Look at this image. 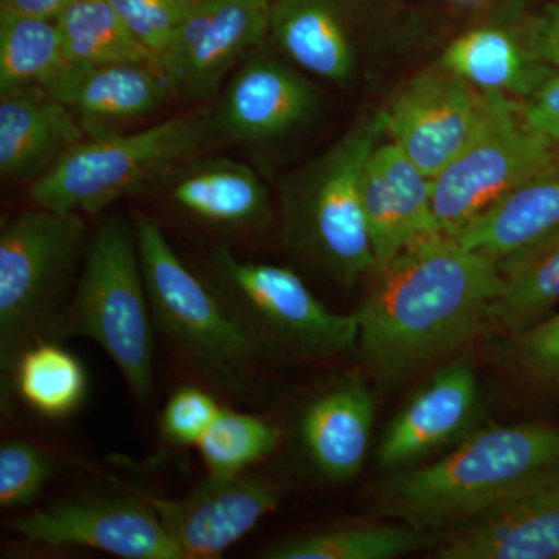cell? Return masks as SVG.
Returning a JSON list of instances; mask_svg holds the SVG:
<instances>
[{"label": "cell", "mask_w": 559, "mask_h": 559, "mask_svg": "<svg viewBox=\"0 0 559 559\" xmlns=\"http://www.w3.org/2000/svg\"><path fill=\"white\" fill-rule=\"evenodd\" d=\"M359 319L358 349L382 389L454 358L489 329L502 293L498 260L452 238H429L374 270Z\"/></svg>", "instance_id": "cell-1"}, {"label": "cell", "mask_w": 559, "mask_h": 559, "mask_svg": "<svg viewBox=\"0 0 559 559\" xmlns=\"http://www.w3.org/2000/svg\"><path fill=\"white\" fill-rule=\"evenodd\" d=\"M559 484V428L544 423L471 430L437 462L393 471L374 511L419 532L441 533L503 503Z\"/></svg>", "instance_id": "cell-2"}, {"label": "cell", "mask_w": 559, "mask_h": 559, "mask_svg": "<svg viewBox=\"0 0 559 559\" xmlns=\"http://www.w3.org/2000/svg\"><path fill=\"white\" fill-rule=\"evenodd\" d=\"M385 138V112L360 117L331 148L278 183L286 245L342 288H353L377 266L362 175L371 151Z\"/></svg>", "instance_id": "cell-3"}, {"label": "cell", "mask_w": 559, "mask_h": 559, "mask_svg": "<svg viewBox=\"0 0 559 559\" xmlns=\"http://www.w3.org/2000/svg\"><path fill=\"white\" fill-rule=\"evenodd\" d=\"M212 108H198L145 130L81 140L32 182L39 207L97 215L114 202L148 190L218 140Z\"/></svg>", "instance_id": "cell-4"}, {"label": "cell", "mask_w": 559, "mask_h": 559, "mask_svg": "<svg viewBox=\"0 0 559 559\" xmlns=\"http://www.w3.org/2000/svg\"><path fill=\"white\" fill-rule=\"evenodd\" d=\"M151 316L135 229L114 218L92 238L72 300L43 341H94L116 364L132 395L146 400L154 384Z\"/></svg>", "instance_id": "cell-5"}, {"label": "cell", "mask_w": 559, "mask_h": 559, "mask_svg": "<svg viewBox=\"0 0 559 559\" xmlns=\"http://www.w3.org/2000/svg\"><path fill=\"white\" fill-rule=\"evenodd\" d=\"M151 314L160 333L221 388L245 389L260 344L183 264L159 224H134Z\"/></svg>", "instance_id": "cell-6"}, {"label": "cell", "mask_w": 559, "mask_h": 559, "mask_svg": "<svg viewBox=\"0 0 559 559\" xmlns=\"http://www.w3.org/2000/svg\"><path fill=\"white\" fill-rule=\"evenodd\" d=\"M84 234L83 215L39 205L17 213L0 234V367L7 390L22 353L44 340L62 310Z\"/></svg>", "instance_id": "cell-7"}, {"label": "cell", "mask_w": 559, "mask_h": 559, "mask_svg": "<svg viewBox=\"0 0 559 559\" xmlns=\"http://www.w3.org/2000/svg\"><path fill=\"white\" fill-rule=\"evenodd\" d=\"M212 264L231 314L260 347L261 342H274L308 359L358 348V314L329 310L296 272L238 259L227 248L215 249Z\"/></svg>", "instance_id": "cell-8"}, {"label": "cell", "mask_w": 559, "mask_h": 559, "mask_svg": "<svg viewBox=\"0 0 559 559\" xmlns=\"http://www.w3.org/2000/svg\"><path fill=\"white\" fill-rule=\"evenodd\" d=\"M414 24L400 0H271L267 43L316 79L345 84Z\"/></svg>", "instance_id": "cell-9"}, {"label": "cell", "mask_w": 559, "mask_h": 559, "mask_svg": "<svg viewBox=\"0 0 559 559\" xmlns=\"http://www.w3.org/2000/svg\"><path fill=\"white\" fill-rule=\"evenodd\" d=\"M559 145L533 128L522 103L503 98L484 130L454 160L430 179L441 234L455 238L521 183L532 178Z\"/></svg>", "instance_id": "cell-10"}, {"label": "cell", "mask_w": 559, "mask_h": 559, "mask_svg": "<svg viewBox=\"0 0 559 559\" xmlns=\"http://www.w3.org/2000/svg\"><path fill=\"white\" fill-rule=\"evenodd\" d=\"M506 97L473 86L443 66L423 70L385 110L388 139L436 178L480 134Z\"/></svg>", "instance_id": "cell-11"}, {"label": "cell", "mask_w": 559, "mask_h": 559, "mask_svg": "<svg viewBox=\"0 0 559 559\" xmlns=\"http://www.w3.org/2000/svg\"><path fill=\"white\" fill-rule=\"evenodd\" d=\"M271 0H194L157 57L173 94L204 102L266 44Z\"/></svg>", "instance_id": "cell-12"}, {"label": "cell", "mask_w": 559, "mask_h": 559, "mask_svg": "<svg viewBox=\"0 0 559 559\" xmlns=\"http://www.w3.org/2000/svg\"><path fill=\"white\" fill-rule=\"evenodd\" d=\"M28 543L86 547L123 559H183L145 499H92L58 503L9 522Z\"/></svg>", "instance_id": "cell-13"}, {"label": "cell", "mask_w": 559, "mask_h": 559, "mask_svg": "<svg viewBox=\"0 0 559 559\" xmlns=\"http://www.w3.org/2000/svg\"><path fill=\"white\" fill-rule=\"evenodd\" d=\"M263 46L238 66L212 108L219 139L267 145L307 127L318 114L314 84L286 58L261 51Z\"/></svg>", "instance_id": "cell-14"}, {"label": "cell", "mask_w": 559, "mask_h": 559, "mask_svg": "<svg viewBox=\"0 0 559 559\" xmlns=\"http://www.w3.org/2000/svg\"><path fill=\"white\" fill-rule=\"evenodd\" d=\"M274 481L246 473L207 476L186 498L143 496L153 507L183 559L219 558L277 509Z\"/></svg>", "instance_id": "cell-15"}, {"label": "cell", "mask_w": 559, "mask_h": 559, "mask_svg": "<svg viewBox=\"0 0 559 559\" xmlns=\"http://www.w3.org/2000/svg\"><path fill=\"white\" fill-rule=\"evenodd\" d=\"M480 412V388L471 356L441 364L385 429L378 465L393 473L468 436Z\"/></svg>", "instance_id": "cell-16"}, {"label": "cell", "mask_w": 559, "mask_h": 559, "mask_svg": "<svg viewBox=\"0 0 559 559\" xmlns=\"http://www.w3.org/2000/svg\"><path fill=\"white\" fill-rule=\"evenodd\" d=\"M362 204L374 270L412 246L443 235L433 213L430 178L388 138L371 151L364 168Z\"/></svg>", "instance_id": "cell-17"}, {"label": "cell", "mask_w": 559, "mask_h": 559, "mask_svg": "<svg viewBox=\"0 0 559 559\" xmlns=\"http://www.w3.org/2000/svg\"><path fill=\"white\" fill-rule=\"evenodd\" d=\"M46 91L79 117L87 138L117 132L175 95L164 70L151 61L68 62Z\"/></svg>", "instance_id": "cell-18"}, {"label": "cell", "mask_w": 559, "mask_h": 559, "mask_svg": "<svg viewBox=\"0 0 559 559\" xmlns=\"http://www.w3.org/2000/svg\"><path fill=\"white\" fill-rule=\"evenodd\" d=\"M437 559H559V484L441 533Z\"/></svg>", "instance_id": "cell-19"}, {"label": "cell", "mask_w": 559, "mask_h": 559, "mask_svg": "<svg viewBox=\"0 0 559 559\" xmlns=\"http://www.w3.org/2000/svg\"><path fill=\"white\" fill-rule=\"evenodd\" d=\"M87 138L79 117L44 87L0 92V175L35 182Z\"/></svg>", "instance_id": "cell-20"}, {"label": "cell", "mask_w": 559, "mask_h": 559, "mask_svg": "<svg viewBox=\"0 0 559 559\" xmlns=\"http://www.w3.org/2000/svg\"><path fill=\"white\" fill-rule=\"evenodd\" d=\"M162 189L176 207L216 229L257 230L271 221L270 191L245 162L194 157L180 165Z\"/></svg>", "instance_id": "cell-21"}, {"label": "cell", "mask_w": 559, "mask_h": 559, "mask_svg": "<svg viewBox=\"0 0 559 559\" xmlns=\"http://www.w3.org/2000/svg\"><path fill=\"white\" fill-rule=\"evenodd\" d=\"M373 425V395L366 382L353 378L308 404L301 415L300 436L319 473L342 484L362 469Z\"/></svg>", "instance_id": "cell-22"}, {"label": "cell", "mask_w": 559, "mask_h": 559, "mask_svg": "<svg viewBox=\"0 0 559 559\" xmlns=\"http://www.w3.org/2000/svg\"><path fill=\"white\" fill-rule=\"evenodd\" d=\"M440 66L485 92L516 95L527 100L557 72L536 57L524 25H484L452 40ZM513 98V97H511Z\"/></svg>", "instance_id": "cell-23"}, {"label": "cell", "mask_w": 559, "mask_h": 559, "mask_svg": "<svg viewBox=\"0 0 559 559\" xmlns=\"http://www.w3.org/2000/svg\"><path fill=\"white\" fill-rule=\"evenodd\" d=\"M559 227V150L540 170L492 205L455 241L499 260Z\"/></svg>", "instance_id": "cell-24"}, {"label": "cell", "mask_w": 559, "mask_h": 559, "mask_svg": "<svg viewBox=\"0 0 559 559\" xmlns=\"http://www.w3.org/2000/svg\"><path fill=\"white\" fill-rule=\"evenodd\" d=\"M503 288L489 329L518 334L549 318L559 305V227L498 260Z\"/></svg>", "instance_id": "cell-25"}, {"label": "cell", "mask_w": 559, "mask_h": 559, "mask_svg": "<svg viewBox=\"0 0 559 559\" xmlns=\"http://www.w3.org/2000/svg\"><path fill=\"white\" fill-rule=\"evenodd\" d=\"M437 533L409 525L355 524L278 544L270 559H393L412 551L436 549Z\"/></svg>", "instance_id": "cell-26"}, {"label": "cell", "mask_w": 559, "mask_h": 559, "mask_svg": "<svg viewBox=\"0 0 559 559\" xmlns=\"http://www.w3.org/2000/svg\"><path fill=\"white\" fill-rule=\"evenodd\" d=\"M68 62L58 21L0 13V92L46 90Z\"/></svg>", "instance_id": "cell-27"}, {"label": "cell", "mask_w": 559, "mask_h": 559, "mask_svg": "<svg viewBox=\"0 0 559 559\" xmlns=\"http://www.w3.org/2000/svg\"><path fill=\"white\" fill-rule=\"evenodd\" d=\"M11 385L33 409L60 418L79 409L86 395L87 378L75 356L55 341H39L22 353Z\"/></svg>", "instance_id": "cell-28"}, {"label": "cell", "mask_w": 559, "mask_h": 559, "mask_svg": "<svg viewBox=\"0 0 559 559\" xmlns=\"http://www.w3.org/2000/svg\"><path fill=\"white\" fill-rule=\"evenodd\" d=\"M57 21L66 57L72 64L156 62L151 51L121 21L109 0H76Z\"/></svg>", "instance_id": "cell-29"}, {"label": "cell", "mask_w": 559, "mask_h": 559, "mask_svg": "<svg viewBox=\"0 0 559 559\" xmlns=\"http://www.w3.org/2000/svg\"><path fill=\"white\" fill-rule=\"evenodd\" d=\"M280 430L266 419L221 409L198 443L209 476H235L277 450Z\"/></svg>", "instance_id": "cell-30"}, {"label": "cell", "mask_w": 559, "mask_h": 559, "mask_svg": "<svg viewBox=\"0 0 559 559\" xmlns=\"http://www.w3.org/2000/svg\"><path fill=\"white\" fill-rule=\"evenodd\" d=\"M503 358L530 384L559 388V311L521 333L511 334Z\"/></svg>", "instance_id": "cell-31"}, {"label": "cell", "mask_w": 559, "mask_h": 559, "mask_svg": "<svg viewBox=\"0 0 559 559\" xmlns=\"http://www.w3.org/2000/svg\"><path fill=\"white\" fill-rule=\"evenodd\" d=\"M53 473L49 455L24 440L0 448V507L17 510L32 506Z\"/></svg>", "instance_id": "cell-32"}, {"label": "cell", "mask_w": 559, "mask_h": 559, "mask_svg": "<svg viewBox=\"0 0 559 559\" xmlns=\"http://www.w3.org/2000/svg\"><path fill=\"white\" fill-rule=\"evenodd\" d=\"M194 0H109L121 21L154 58L167 46L171 33L189 13Z\"/></svg>", "instance_id": "cell-33"}, {"label": "cell", "mask_w": 559, "mask_h": 559, "mask_svg": "<svg viewBox=\"0 0 559 559\" xmlns=\"http://www.w3.org/2000/svg\"><path fill=\"white\" fill-rule=\"evenodd\" d=\"M221 409L223 407L205 390L194 385L180 388L162 412V433L178 447H198Z\"/></svg>", "instance_id": "cell-34"}, {"label": "cell", "mask_w": 559, "mask_h": 559, "mask_svg": "<svg viewBox=\"0 0 559 559\" xmlns=\"http://www.w3.org/2000/svg\"><path fill=\"white\" fill-rule=\"evenodd\" d=\"M522 112L533 128L559 145V72L551 73L532 97L522 102Z\"/></svg>", "instance_id": "cell-35"}, {"label": "cell", "mask_w": 559, "mask_h": 559, "mask_svg": "<svg viewBox=\"0 0 559 559\" xmlns=\"http://www.w3.org/2000/svg\"><path fill=\"white\" fill-rule=\"evenodd\" d=\"M524 32L536 57L559 72V2L530 17Z\"/></svg>", "instance_id": "cell-36"}, {"label": "cell", "mask_w": 559, "mask_h": 559, "mask_svg": "<svg viewBox=\"0 0 559 559\" xmlns=\"http://www.w3.org/2000/svg\"><path fill=\"white\" fill-rule=\"evenodd\" d=\"M73 2L76 0H0V13L57 21Z\"/></svg>", "instance_id": "cell-37"}, {"label": "cell", "mask_w": 559, "mask_h": 559, "mask_svg": "<svg viewBox=\"0 0 559 559\" xmlns=\"http://www.w3.org/2000/svg\"><path fill=\"white\" fill-rule=\"evenodd\" d=\"M454 2H459V3H474V2H479V0H454Z\"/></svg>", "instance_id": "cell-38"}]
</instances>
